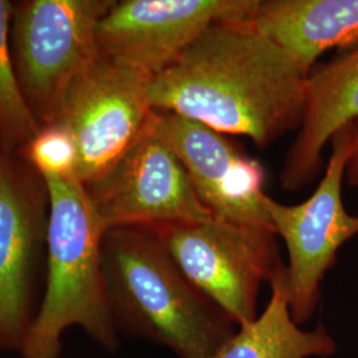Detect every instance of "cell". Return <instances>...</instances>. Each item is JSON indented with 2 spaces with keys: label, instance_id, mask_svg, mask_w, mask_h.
I'll list each match as a JSON object with an SVG mask.
<instances>
[{
  "label": "cell",
  "instance_id": "obj_1",
  "mask_svg": "<svg viewBox=\"0 0 358 358\" xmlns=\"http://www.w3.org/2000/svg\"><path fill=\"white\" fill-rule=\"evenodd\" d=\"M307 71L248 20L208 27L178 59L152 77L153 110L198 121L267 148L299 130Z\"/></svg>",
  "mask_w": 358,
  "mask_h": 358
},
{
  "label": "cell",
  "instance_id": "obj_2",
  "mask_svg": "<svg viewBox=\"0 0 358 358\" xmlns=\"http://www.w3.org/2000/svg\"><path fill=\"white\" fill-rule=\"evenodd\" d=\"M103 275L118 336L165 346L178 358H208L238 329L149 227L105 232Z\"/></svg>",
  "mask_w": 358,
  "mask_h": 358
},
{
  "label": "cell",
  "instance_id": "obj_3",
  "mask_svg": "<svg viewBox=\"0 0 358 358\" xmlns=\"http://www.w3.org/2000/svg\"><path fill=\"white\" fill-rule=\"evenodd\" d=\"M41 178L50 201L47 280L38 315L19 353L22 358H60L63 336L73 327L115 353L120 336L110 316L103 275L106 231L85 186L75 176Z\"/></svg>",
  "mask_w": 358,
  "mask_h": 358
},
{
  "label": "cell",
  "instance_id": "obj_4",
  "mask_svg": "<svg viewBox=\"0 0 358 358\" xmlns=\"http://www.w3.org/2000/svg\"><path fill=\"white\" fill-rule=\"evenodd\" d=\"M149 229L183 275L238 328L259 316L262 284L285 269L273 231L214 217Z\"/></svg>",
  "mask_w": 358,
  "mask_h": 358
},
{
  "label": "cell",
  "instance_id": "obj_5",
  "mask_svg": "<svg viewBox=\"0 0 358 358\" xmlns=\"http://www.w3.org/2000/svg\"><path fill=\"white\" fill-rule=\"evenodd\" d=\"M113 0H29L15 6L13 57L27 103L52 125L65 93L99 56L97 27Z\"/></svg>",
  "mask_w": 358,
  "mask_h": 358
},
{
  "label": "cell",
  "instance_id": "obj_6",
  "mask_svg": "<svg viewBox=\"0 0 358 358\" xmlns=\"http://www.w3.org/2000/svg\"><path fill=\"white\" fill-rule=\"evenodd\" d=\"M332 154L315 192L300 205H282L266 198L276 236L288 251L285 291L297 325L306 324L320 300L321 282L336 263L337 252L358 235V215L346 211L343 180L352 150L350 124L332 138Z\"/></svg>",
  "mask_w": 358,
  "mask_h": 358
},
{
  "label": "cell",
  "instance_id": "obj_7",
  "mask_svg": "<svg viewBox=\"0 0 358 358\" xmlns=\"http://www.w3.org/2000/svg\"><path fill=\"white\" fill-rule=\"evenodd\" d=\"M150 80L100 53L66 90L52 125L72 134L83 185L106 173L146 128L153 113Z\"/></svg>",
  "mask_w": 358,
  "mask_h": 358
},
{
  "label": "cell",
  "instance_id": "obj_8",
  "mask_svg": "<svg viewBox=\"0 0 358 358\" xmlns=\"http://www.w3.org/2000/svg\"><path fill=\"white\" fill-rule=\"evenodd\" d=\"M152 117L115 165L84 185L105 231L213 217L194 192L178 157L157 136Z\"/></svg>",
  "mask_w": 358,
  "mask_h": 358
},
{
  "label": "cell",
  "instance_id": "obj_9",
  "mask_svg": "<svg viewBox=\"0 0 358 358\" xmlns=\"http://www.w3.org/2000/svg\"><path fill=\"white\" fill-rule=\"evenodd\" d=\"M259 0H124L97 27L100 52L118 64L155 76L208 27L250 20Z\"/></svg>",
  "mask_w": 358,
  "mask_h": 358
},
{
  "label": "cell",
  "instance_id": "obj_10",
  "mask_svg": "<svg viewBox=\"0 0 358 358\" xmlns=\"http://www.w3.org/2000/svg\"><path fill=\"white\" fill-rule=\"evenodd\" d=\"M157 136L178 157L194 192L211 215L231 223L273 231L259 161L205 124L153 110ZM275 232V231H273Z\"/></svg>",
  "mask_w": 358,
  "mask_h": 358
},
{
  "label": "cell",
  "instance_id": "obj_11",
  "mask_svg": "<svg viewBox=\"0 0 358 358\" xmlns=\"http://www.w3.org/2000/svg\"><path fill=\"white\" fill-rule=\"evenodd\" d=\"M41 189L11 153L0 152V350L20 352L38 315L36 272L47 239Z\"/></svg>",
  "mask_w": 358,
  "mask_h": 358
},
{
  "label": "cell",
  "instance_id": "obj_12",
  "mask_svg": "<svg viewBox=\"0 0 358 358\" xmlns=\"http://www.w3.org/2000/svg\"><path fill=\"white\" fill-rule=\"evenodd\" d=\"M357 118L358 45L309 72L303 122L280 171L282 190H300L316 178L327 143Z\"/></svg>",
  "mask_w": 358,
  "mask_h": 358
},
{
  "label": "cell",
  "instance_id": "obj_13",
  "mask_svg": "<svg viewBox=\"0 0 358 358\" xmlns=\"http://www.w3.org/2000/svg\"><path fill=\"white\" fill-rule=\"evenodd\" d=\"M250 24L308 73L322 53L358 43V0H259Z\"/></svg>",
  "mask_w": 358,
  "mask_h": 358
},
{
  "label": "cell",
  "instance_id": "obj_14",
  "mask_svg": "<svg viewBox=\"0 0 358 358\" xmlns=\"http://www.w3.org/2000/svg\"><path fill=\"white\" fill-rule=\"evenodd\" d=\"M271 297L255 320L239 327L208 358H328L337 344L324 325L303 329L294 322L285 291V269L269 284Z\"/></svg>",
  "mask_w": 358,
  "mask_h": 358
},
{
  "label": "cell",
  "instance_id": "obj_15",
  "mask_svg": "<svg viewBox=\"0 0 358 358\" xmlns=\"http://www.w3.org/2000/svg\"><path fill=\"white\" fill-rule=\"evenodd\" d=\"M13 3L0 0V146L1 152H22L41 125L32 115L20 88L10 48Z\"/></svg>",
  "mask_w": 358,
  "mask_h": 358
},
{
  "label": "cell",
  "instance_id": "obj_16",
  "mask_svg": "<svg viewBox=\"0 0 358 358\" xmlns=\"http://www.w3.org/2000/svg\"><path fill=\"white\" fill-rule=\"evenodd\" d=\"M20 154L40 176L76 177V143L60 125L43 127Z\"/></svg>",
  "mask_w": 358,
  "mask_h": 358
},
{
  "label": "cell",
  "instance_id": "obj_17",
  "mask_svg": "<svg viewBox=\"0 0 358 358\" xmlns=\"http://www.w3.org/2000/svg\"><path fill=\"white\" fill-rule=\"evenodd\" d=\"M352 150L346 165L345 178L349 186L358 189V118L350 124Z\"/></svg>",
  "mask_w": 358,
  "mask_h": 358
}]
</instances>
